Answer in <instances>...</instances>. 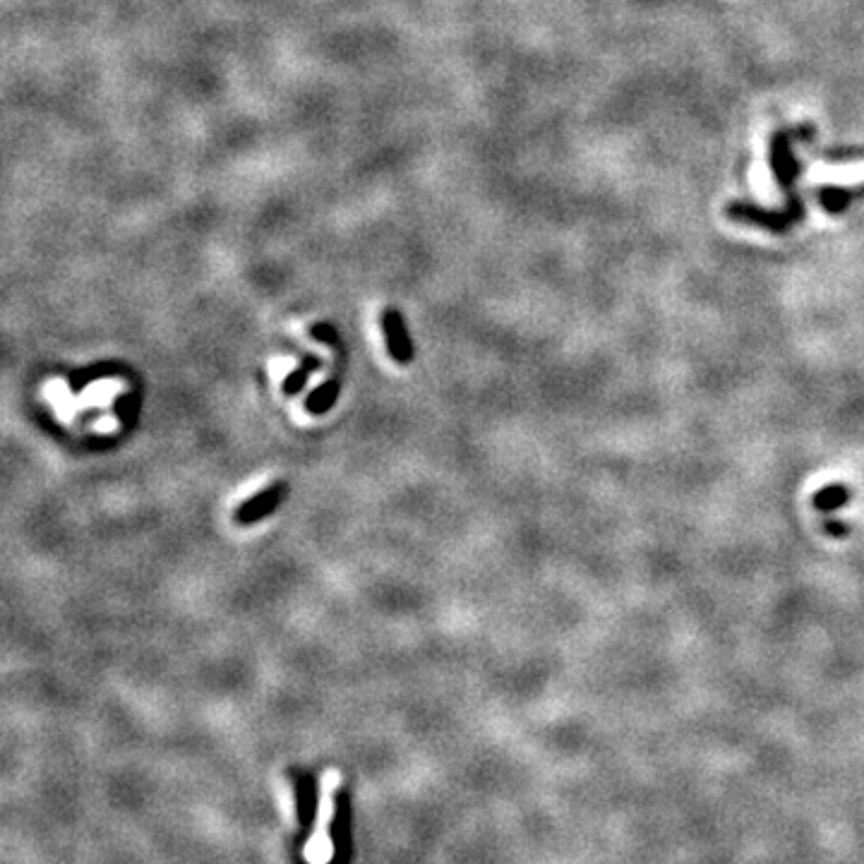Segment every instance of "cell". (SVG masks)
Wrapping results in <instances>:
<instances>
[{"mask_svg": "<svg viewBox=\"0 0 864 864\" xmlns=\"http://www.w3.org/2000/svg\"><path fill=\"white\" fill-rule=\"evenodd\" d=\"M725 212L732 221H740V224H749V226H761L766 228V231L773 233H783L788 231L790 226L800 224L802 221V204L797 197H790L788 204H785L783 209H761L754 207V204L747 202H732L725 207Z\"/></svg>", "mask_w": 864, "mask_h": 864, "instance_id": "6da1fadb", "label": "cell"}, {"mask_svg": "<svg viewBox=\"0 0 864 864\" xmlns=\"http://www.w3.org/2000/svg\"><path fill=\"white\" fill-rule=\"evenodd\" d=\"M812 128H797V130H778L771 137V147H768V156H771V168L773 176H776L780 190L785 192V200H790L792 188H795V180L800 176V166H797L795 154H792V142L795 140H807Z\"/></svg>", "mask_w": 864, "mask_h": 864, "instance_id": "7a4b0ae2", "label": "cell"}, {"mask_svg": "<svg viewBox=\"0 0 864 864\" xmlns=\"http://www.w3.org/2000/svg\"><path fill=\"white\" fill-rule=\"evenodd\" d=\"M382 332L387 339V351L399 365H406L413 360V341L406 329V320L399 310L387 308L382 312Z\"/></svg>", "mask_w": 864, "mask_h": 864, "instance_id": "3957f363", "label": "cell"}, {"mask_svg": "<svg viewBox=\"0 0 864 864\" xmlns=\"http://www.w3.org/2000/svg\"><path fill=\"white\" fill-rule=\"evenodd\" d=\"M284 492H286L284 483H274L269 485V488L260 490L257 495H252L250 500H245L236 509V521L240 526H250V524H257V521H262L264 516L274 514L276 509H279L281 500H284Z\"/></svg>", "mask_w": 864, "mask_h": 864, "instance_id": "277c9868", "label": "cell"}, {"mask_svg": "<svg viewBox=\"0 0 864 864\" xmlns=\"http://www.w3.org/2000/svg\"><path fill=\"white\" fill-rule=\"evenodd\" d=\"M339 392H341L339 380H327L308 394V399H305V411L312 413V416H324V413L334 408L336 399H339Z\"/></svg>", "mask_w": 864, "mask_h": 864, "instance_id": "5b68a950", "label": "cell"}, {"mask_svg": "<svg viewBox=\"0 0 864 864\" xmlns=\"http://www.w3.org/2000/svg\"><path fill=\"white\" fill-rule=\"evenodd\" d=\"M298 780V816H300V824L305 828H310L312 819H315V802H317V788H315V778L310 776V773H296Z\"/></svg>", "mask_w": 864, "mask_h": 864, "instance_id": "8992f818", "label": "cell"}, {"mask_svg": "<svg viewBox=\"0 0 864 864\" xmlns=\"http://www.w3.org/2000/svg\"><path fill=\"white\" fill-rule=\"evenodd\" d=\"M320 368V358L308 356L303 358V363H300V368H296L293 372H288L284 384H281V389H284V394L288 396H296L305 389V384H308L310 375Z\"/></svg>", "mask_w": 864, "mask_h": 864, "instance_id": "52a82bcc", "label": "cell"}, {"mask_svg": "<svg viewBox=\"0 0 864 864\" xmlns=\"http://www.w3.org/2000/svg\"><path fill=\"white\" fill-rule=\"evenodd\" d=\"M118 365L116 363H99V365H89V368L77 370L70 375V389L72 392H84V389L89 387L94 380H101V377L108 375H116Z\"/></svg>", "mask_w": 864, "mask_h": 864, "instance_id": "ba28073f", "label": "cell"}, {"mask_svg": "<svg viewBox=\"0 0 864 864\" xmlns=\"http://www.w3.org/2000/svg\"><path fill=\"white\" fill-rule=\"evenodd\" d=\"M819 202H821V207L826 209V212L840 214L850 204V192L843 190V188H833V185H828V188L819 190Z\"/></svg>", "mask_w": 864, "mask_h": 864, "instance_id": "9c48e42d", "label": "cell"}, {"mask_svg": "<svg viewBox=\"0 0 864 864\" xmlns=\"http://www.w3.org/2000/svg\"><path fill=\"white\" fill-rule=\"evenodd\" d=\"M310 336L315 341H320V344L329 346V348H339L341 346L339 332H336L334 324H329V322H317L315 327L310 329Z\"/></svg>", "mask_w": 864, "mask_h": 864, "instance_id": "30bf717a", "label": "cell"}, {"mask_svg": "<svg viewBox=\"0 0 864 864\" xmlns=\"http://www.w3.org/2000/svg\"><path fill=\"white\" fill-rule=\"evenodd\" d=\"M113 411L118 413V418L123 420L125 425H130L132 420H137V399H135V394L118 396L116 404H113Z\"/></svg>", "mask_w": 864, "mask_h": 864, "instance_id": "8fae6325", "label": "cell"}, {"mask_svg": "<svg viewBox=\"0 0 864 864\" xmlns=\"http://www.w3.org/2000/svg\"><path fill=\"white\" fill-rule=\"evenodd\" d=\"M843 502H848V492H845L843 488H831V490H824L819 495V500H816V504H819L821 509H831V507H840V504Z\"/></svg>", "mask_w": 864, "mask_h": 864, "instance_id": "7c38bea8", "label": "cell"}]
</instances>
